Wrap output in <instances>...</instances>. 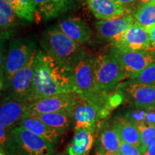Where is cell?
I'll use <instances>...</instances> for the list:
<instances>
[{"label": "cell", "mask_w": 155, "mask_h": 155, "mask_svg": "<svg viewBox=\"0 0 155 155\" xmlns=\"http://www.w3.org/2000/svg\"><path fill=\"white\" fill-rule=\"evenodd\" d=\"M75 93L71 71L44 51L38 50L31 102L55 95ZM30 102V103H31Z\"/></svg>", "instance_id": "6da1fadb"}, {"label": "cell", "mask_w": 155, "mask_h": 155, "mask_svg": "<svg viewBox=\"0 0 155 155\" xmlns=\"http://www.w3.org/2000/svg\"><path fill=\"white\" fill-rule=\"evenodd\" d=\"M40 45L45 53L69 71L84 50L81 45L73 41L56 25L44 31L40 40Z\"/></svg>", "instance_id": "7a4b0ae2"}, {"label": "cell", "mask_w": 155, "mask_h": 155, "mask_svg": "<svg viewBox=\"0 0 155 155\" xmlns=\"http://www.w3.org/2000/svg\"><path fill=\"white\" fill-rule=\"evenodd\" d=\"M54 153L55 147L21 126L9 133L1 147V154L4 155H53Z\"/></svg>", "instance_id": "3957f363"}, {"label": "cell", "mask_w": 155, "mask_h": 155, "mask_svg": "<svg viewBox=\"0 0 155 155\" xmlns=\"http://www.w3.org/2000/svg\"><path fill=\"white\" fill-rule=\"evenodd\" d=\"M37 50L35 42L30 38L14 39L9 42L7 55L1 62L2 91L7 88L12 77L30 61Z\"/></svg>", "instance_id": "277c9868"}, {"label": "cell", "mask_w": 155, "mask_h": 155, "mask_svg": "<svg viewBox=\"0 0 155 155\" xmlns=\"http://www.w3.org/2000/svg\"><path fill=\"white\" fill-rule=\"evenodd\" d=\"M92 65L96 88L101 93L111 94L128 79L120 63L109 53L93 57Z\"/></svg>", "instance_id": "5b68a950"}, {"label": "cell", "mask_w": 155, "mask_h": 155, "mask_svg": "<svg viewBox=\"0 0 155 155\" xmlns=\"http://www.w3.org/2000/svg\"><path fill=\"white\" fill-rule=\"evenodd\" d=\"M109 54L120 63L128 79L155 63V50H134L112 46Z\"/></svg>", "instance_id": "8992f818"}, {"label": "cell", "mask_w": 155, "mask_h": 155, "mask_svg": "<svg viewBox=\"0 0 155 155\" xmlns=\"http://www.w3.org/2000/svg\"><path fill=\"white\" fill-rule=\"evenodd\" d=\"M37 51L30 61L11 79L8 86L3 91L5 94L4 98L30 104L33 88L35 61Z\"/></svg>", "instance_id": "52a82bcc"}, {"label": "cell", "mask_w": 155, "mask_h": 155, "mask_svg": "<svg viewBox=\"0 0 155 155\" xmlns=\"http://www.w3.org/2000/svg\"><path fill=\"white\" fill-rule=\"evenodd\" d=\"M29 104L30 103L3 98L0 106V144H5L9 133L23 119Z\"/></svg>", "instance_id": "ba28073f"}, {"label": "cell", "mask_w": 155, "mask_h": 155, "mask_svg": "<svg viewBox=\"0 0 155 155\" xmlns=\"http://www.w3.org/2000/svg\"><path fill=\"white\" fill-rule=\"evenodd\" d=\"M108 114V112L84 99L80 95L71 113L75 131L96 127L100 120L106 118Z\"/></svg>", "instance_id": "9c48e42d"}, {"label": "cell", "mask_w": 155, "mask_h": 155, "mask_svg": "<svg viewBox=\"0 0 155 155\" xmlns=\"http://www.w3.org/2000/svg\"><path fill=\"white\" fill-rule=\"evenodd\" d=\"M117 91L137 109L155 108V84H139L127 81Z\"/></svg>", "instance_id": "30bf717a"}, {"label": "cell", "mask_w": 155, "mask_h": 155, "mask_svg": "<svg viewBox=\"0 0 155 155\" xmlns=\"http://www.w3.org/2000/svg\"><path fill=\"white\" fill-rule=\"evenodd\" d=\"M78 96L75 93H70L40 98L31 102L27 112L35 114L68 112L71 114Z\"/></svg>", "instance_id": "8fae6325"}, {"label": "cell", "mask_w": 155, "mask_h": 155, "mask_svg": "<svg viewBox=\"0 0 155 155\" xmlns=\"http://www.w3.org/2000/svg\"><path fill=\"white\" fill-rule=\"evenodd\" d=\"M112 46L134 50H154L147 30L135 22L112 42Z\"/></svg>", "instance_id": "7c38bea8"}, {"label": "cell", "mask_w": 155, "mask_h": 155, "mask_svg": "<svg viewBox=\"0 0 155 155\" xmlns=\"http://www.w3.org/2000/svg\"><path fill=\"white\" fill-rule=\"evenodd\" d=\"M135 22H137L132 15L125 14L115 18L98 21L95 23V27L101 39L112 43Z\"/></svg>", "instance_id": "4fadbf2b"}, {"label": "cell", "mask_w": 155, "mask_h": 155, "mask_svg": "<svg viewBox=\"0 0 155 155\" xmlns=\"http://www.w3.org/2000/svg\"><path fill=\"white\" fill-rule=\"evenodd\" d=\"M56 27L73 41L81 45L88 42L93 35L91 29L87 23L77 17L64 19Z\"/></svg>", "instance_id": "5bb4252c"}, {"label": "cell", "mask_w": 155, "mask_h": 155, "mask_svg": "<svg viewBox=\"0 0 155 155\" xmlns=\"http://www.w3.org/2000/svg\"><path fill=\"white\" fill-rule=\"evenodd\" d=\"M84 2L98 20H106L129 14L127 9L116 0H84Z\"/></svg>", "instance_id": "9a60e30c"}, {"label": "cell", "mask_w": 155, "mask_h": 155, "mask_svg": "<svg viewBox=\"0 0 155 155\" xmlns=\"http://www.w3.org/2000/svg\"><path fill=\"white\" fill-rule=\"evenodd\" d=\"M96 127L75 131L74 136L67 149L68 155H89L95 141Z\"/></svg>", "instance_id": "2e32d148"}, {"label": "cell", "mask_w": 155, "mask_h": 155, "mask_svg": "<svg viewBox=\"0 0 155 155\" xmlns=\"http://www.w3.org/2000/svg\"><path fill=\"white\" fill-rule=\"evenodd\" d=\"M111 124L122 142L137 147L141 151L140 134L133 121L124 115L116 117Z\"/></svg>", "instance_id": "e0dca14e"}, {"label": "cell", "mask_w": 155, "mask_h": 155, "mask_svg": "<svg viewBox=\"0 0 155 155\" xmlns=\"http://www.w3.org/2000/svg\"><path fill=\"white\" fill-rule=\"evenodd\" d=\"M121 140L112 124L105 123L98 129L96 141V152H120Z\"/></svg>", "instance_id": "ac0fdd59"}, {"label": "cell", "mask_w": 155, "mask_h": 155, "mask_svg": "<svg viewBox=\"0 0 155 155\" xmlns=\"http://www.w3.org/2000/svg\"><path fill=\"white\" fill-rule=\"evenodd\" d=\"M25 117L34 118L40 120L48 127L53 128L63 134L73 125L72 116L68 112H56V113L35 114L27 112Z\"/></svg>", "instance_id": "d6986e66"}, {"label": "cell", "mask_w": 155, "mask_h": 155, "mask_svg": "<svg viewBox=\"0 0 155 155\" xmlns=\"http://www.w3.org/2000/svg\"><path fill=\"white\" fill-rule=\"evenodd\" d=\"M18 126L25 128L31 132L45 139L48 142L56 147L60 142L63 134L53 128L48 127L40 120L31 117H24Z\"/></svg>", "instance_id": "ffe728a7"}, {"label": "cell", "mask_w": 155, "mask_h": 155, "mask_svg": "<svg viewBox=\"0 0 155 155\" xmlns=\"http://www.w3.org/2000/svg\"><path fill=\"white\" fill-rule=\"evenodd\" d=\"M17 15L6 0H0V29L1 40H6L14 35L17 26Z\"/></svg>", "instance_id": "44dd1931"}, {"label": "cell", "mask_w": 155, "mask_h": 155, "mask_svg": "<svg viewBox=\"0 0 155 155\" xmlns=\"http://www.w3.org/2000/svg\"><path fill=\"white\" fill-rule=\"evenodd\" d=\"M12 6L19 18L33 22L37 13L35 0H6Z\"/></svg>", "instance_id": "7402d4cb"}, {"label": "cell", "mask_w": 155, "mask_h": 155, "mask_svg": "<svg viewBox=\"0 0 155 155\" xmlns=\"http://www.w3.org/2000/svg\"><path fill=\"white\" fill-rule=\"evenodd\" d=\"M131 15L136 22L147 30L155 25V5L149 2L139 6L132 12Z\"/></svg>", "instance_id": "603a6c76"}, {"label": "cell", "mask_w": 155, "mask_h": 155, "mask_svg": "<svg viewBox=\"0 0 155 155\" xmlns=\"http://www.w3.org/2000/svg\"><path fill=\"white\" fill-rule=\"evenodd\" d=\"M37 12L45 19L55 18L61 14L58 0H35Z\"/></svg>", "instance_id": "cb8c5ba5"}, {"label": "cell", "mask_w": 155, "mask_h": 155, "mask_svg": "<svg viewBox=\"0 0 155 155\" xmlns=\"http://www.w3.org/2000/svg\"><path fill=\"white\" fill-rule=\"evenodd\" d=\"M141 137V152L143 154L155 142V125L135 124Z\"/></svg>", "instance_id": "d4e9b609"}, {"label": "cell", "mask_w": 155, "mask_h": 155, "mask_svg": "<svg viewBox=\"0 0 155 155\" xmlns=\"http://www.w3.org/2000/svg\"><path fill=\"white\" fill-rule=\"evenodd\" d=\"M127 81L139 84H155V63L147 67L139 74L131 77Z\"/></svg>", "instance_id": "484cf974"}, {"label": "cell", "mask_w": 155, "mask_h": 155, "mask_svg": "<svg viewBox=\"0 0 155 155\" xmlns=\"http://www.w3.org/2000/svg\"><path fill=\"white\" fill-rule=\"evenodd\" d=\"M120 154L121 155H144L137 147L122 141L120 147Z\"/></svg>", "instance_id": "4316f807"}, {"label": "cell", "mask_w": 155, "mask_h": 155, "mask_svg": "<svg viewBox=\"0 0 155 155\" xmlns=\"http://www.w3.org/2000/svg\"><path fill=\"white\" fill-rule=\"evenodd\" d=\"M116 1L123 5L127 9L128 12L131 15L137 0H116Z\"/></svg>", "instance_id": "83f0119b"}, {"label": "cell", "mask_w": 155, "mask_h": 155, "mask_svg": "<svg viewBox=\"0 0 155 155\" xmlns=\"http://www.w3.org/2000/svg\"><path fill=\"white\" fill-rule=\"evenodd\" d=\"M73 0H58V5H59L60 9H61V14L66 12L72 5Z\"/></svg>", "instance_id": "f1b7e54d"}, {"label": "cell", "mask_w": 155, "mask_h": 155, "mask_svg": "<svg viewBox=\"0 0 155 155\" xmlns=\"http://www.w3.org/2000/svg\"><path fill=\"white\" fill-rule=\"evenodd\" d=\"M147 32H148L149 35H150L151 42H152L153 48L155 49V25H153L151 28L147 29Z\"/></svg>", "instance_id": "f546056e"}, {"label": "cell", "mask_w": 155, "mask_h": 155, "mask_svg": "<svg viewBox=\"0 0 155 155\" xmlns=\"http://www.w3.org/2000/svg\"><path fill=\"white\" fill-rule=\"evenodd\" d=\"M144 155H155V142L151 145Z\"/></svg>", "instance_id": "4dcf8cb0"}, {"label": "cell", "mask_w": 155, "mask_h": 155, "mask_svg": "<svg viewBox=\"0 0 155 155\" xmlns=\"http://www.w3.org/2000/svg\"><path fill=\"white\" fill-rule=\"evenodd\" d=\"M95 155H121L120 152H99L96 151Z\"/></svg>", "instance_id": "1f68e13d"}, {"label": "cell", "mask_w": 155, "mask_h": 155, "mask_svg": "<svg viewBox=\"0 0 155 155\" xmlns=\"http://www.w3.org/2000/svg\"><path fill=\"white\" fill-rule=\"evenodd\" d=\"M150 2H151V0H137V2H136V4H135L134 9V10L136 8H137V7H139V6L145 5V4H147V3Z\"/></svg>", "instance_id": "d6a6232c"}, {"label": "cell", "mask_w": 155, "mask_h": 155, "mask_svg": "<svg viewBox=\"0 0 155 155\" xmlns=\"http://www.w3.org/2000/svg\"><path fill=\"white\" fill-rule=\"evenodd\" d=\"M53 155H68V154H66V153H64V152H59V153H54Z\"/></svg>", "instance_id": "836d02e7"}, {"label": "cell", "mask_w": 155, "mask_h": 155, "mask_svg": "<svg viewBox=\"0 0 155 155\" xmlns=\"http://www.w3.org/2000/svg\"><path fill=\"white\" fill-rule=\"evenodd\" d=\"M150 2L152 3V4H153V5H155V0H151Z\"/></svg>", "instance_id": "e575fe53"}, {"label": "cell", "mask_w": 155, "mask_h": 155, "mask_svg": "<svg viewBox=\"0 0 155 155\" xmlns=\"http://www.w3.org/2000/svg\"><path fill=\"white\" fill-rule=\"evenodd\" d=\"M1 155H4V154H1Z\"/></svg>", "instance_id": "d590c367"}]
</instances>
